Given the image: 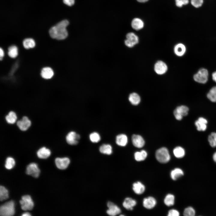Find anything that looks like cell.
<instances>
[{"label": "cell", "instance_id": "25", "mask_svg": "<svg viewBox=\"0 0 216 216\" xmlns=\"http://www.w3.org/2000/svg\"><path fill=\"white\" fill-rule=\"evenodd\" d=\"M99 151L102 153L110 155L112 153V148L110 144H103L100 147Z\"/></svg>", "mask_w": 216, "mask_h": 216}, {"label": "cell", "instance_id": "7", "mask_svg": "<svg viewBox=\"0 0 216 216\" xmlns=\"http://www.w3.org/2000/svg\"><path fill=\"white\" fill-rule=\"evenodd\" d=\"M154 70L155 72L158 74L163 75L167 72L168 67L164 62L159 60L158 61L154 64Z\"/></svg>", "mask_w": 216, "mask_h": 216}, {"label": "cell", "instance_id": "43", "mask_svg": "<svg viewBox=\"0 0 216 216\" xmlns=\"http://www.w3.org/2000/svg\"><path fill=\"white\" fill-rule=\"evenodd\" d=\"M63 2L67 5L71 6L74 4L75 0H63Z\"/></svg>", "mask_w": 216, "mask_h": 216}, {"label": "cell", "instance_id": "47", "mask_svg": "<svg viewBox=\"0 0 216 216\" xmlns=\"http://www.w3.org/2000/svg\"><path fill=\"white\" fill-rule=\"evenodd\" d=\"M213 158L214 160L216 162V152L213 154Z\"/></svg>", "mask_w": 216, "mask_h": 216}, {"label": "cell", "instance_id": "21", "mask_svg": "<svg viewBox=\"0 0 216 216\" xmlns=\"http://www.w3.org/2000/svg\"><path fill=\"white\" fill-rule=\"evenodd\" d=\"M50 154V150L45 147H43L40 148L37 152L38 157L42 159L47 158L49 157Z\"/></svg>", "mask_w": 216, "mask_h": 216}, {"label": "cell", "instance_id": "24", "mask_svg": "<svg viewBox=\"0 0 216 216\" xmlns=\"http://www.w3.org/2000/svg\"><path fill=\"white\" fill-rule=\"evenodd\" d=\"M184 175L183 170L179 168H176L172 170L170 173V176L173 180H177Z\"/></svg>", "mask_w": 216, "mask_h": 216}, {"label": "cell", "instance_id": "40", "mask_svg": "<svg viewBox=\"0 0 216 216\" xmlns=\"http://www.w3.org/2000/svg\"><path fill=\"white\" fill-rule=\"evenodd\" d=\"M189 2V0H175L176 6L179 8H181L184 5L188 4Z\"/></svg>", "mask_w": 216, "mask_h": 216}, {"label": "cell", "instance_id": "34", "mask_svg": "<svg viewBox=\"0 0 216 216\" xmlns=\"http://www.w3.org/2000/svg\"><path fill=\"white\" fill-rule=\"evenodd\" d=\"M8 56L11 58H16L18 54V49L15 46H12L8 49Z\"/></svg>", "mask_w": 216, "mask_h": 216}, {"label": "cell", "instance_id": "33", "mask_svg": "<svg viewBox=\"0 0 216 216\" xmlns=\"http://www.w3.org/2000/svg\"><path fill=\"white\" fill-rule=\"evenodd\" d=\"M8 191L5 187L1 186L0 187V200L3 201L8 198Z\"/></svg>", "mask_w": 216, "mask_h": 216}, {"label": "cell", "instance_id": "39", "mask_svg": "<svg viewBox=\"0 0 216 216\" xmlns=\"http://www.w3.org/2000/svg\"><path fill=\"white\" fill-rule=\"evenodd\" d=\"M190 2L193 7L196 8H198L203 5L204 0H190Z\"/></svg>", "mask_w": 216, "mask_h": 216}, {"label": "cell", "instance_id": "23", "mask_svg": "<svg viewBox=\"0 0 216 216\" xmlns=\"http://www.w3.org/2000/svg\"><path fill=\"white\" fill-rule=\"evenodd\" d=\"M129 100L132 104L136 105L140 103V98L136 93L134 92L130 94L128 98Z\"/></svg>", "mask_w": 216, "mask_h": 216}, {"label": "cell", "instance_id": "1", "mask_svg": "<svg viewBox=\"0 0 216 216\" xmlns=\"http://www.w3.org/2000/svg\"><path fill=\"white\" fill-rule=\"evenodd\" d=\"M69 24L68 21L64 20L51 27L49 31L50 36L53 38L58 40L65 39L68 35L66 28Z\"/></svg>", "mask_w": 216, "mask_h": 216}, {"label": "cell", "instance_id": "14", "mask_svg": "<svg viewBox=\"0 0 216 216\" xmlns=\"http://www.w3.org/2000/svg\"><path fill=\"white\" fill-rule=\"evenodd\" d=\"M208 123L207 120L205 118L200 117L198 118L195 123V124L197 128V129L199 131H204L207 128V124Z\"/></svg>", "mask_w": 216, "mask_h": 216}, {"label": "cell", "instance_id": "4", "mask_svg": "<svg viewBox=\"0 0 216 216\" xmlns=\"http://www.w3.org/2000/svg\"><path fill=\"white\" fill-rule=\"evenodd\" d=\"M208 72L207 69L202 68L194 75V79L198 83L204 84L208 81Z\"/></svg>", "mask_w": 216, "mask_h": 216}, {"label": "cell", "instance_id": "46", "mask_svg": "<svg viewBox=\"0 0 216 216\" xmlns=\"http://www.w3.org/2000/svg\"><path fill=\"white\" fill-rule=\"evenodd\" d=\"M22 216H30L31 214L28 212H26L23 213L22 215Z\"/></svg>", "mask_w": 216, "mask_h": 216}, {"label": "cell", "instance_id": "27", "mask_svg": "<svg viewBox=\"0 0 216 216\" xmlns=\"http://www.w3.org/2000/svg\"><path fill=\"white\" fill-rule=\"evenodd\" d=\"M173 153L175 156L177 158H182L185 154L184 150L180 146H177L173 150Z\"/></svg>", "mask_w": 216, "mask_h": 216}, {"label": "cell", "instance_id": "12", "mask_svg": "<svg viewBox=\"0 0 216 216\" xmlns=\"http://www.w3.org/2000/svg\"><path fill=\"white\" fill-rule=\"evenodd\" d=\"M31 125V122L26 116H24L22 119L17 122V125L20 130L25 131Z\"/></svg>", "mask_w": 216, "mask_h": 216}, {"label": "cell", "instance_id": "5", "mask_svg": "<svg viewBox=\"0 0 216 216\" xmlns=\"http://www.w3.org/2000/svg\"><path fill=\"white\" fill-rule=\"evenodd\" d=\"M20 202L22 209L24 211L31 210L34 207V202L28 195L23 196Z\"/></svg>", "mask_w": 216, "mask_h": 216}, {"label": "cell", "instance_id": "48", "mask_svg": "<svg viewBox=\"0 0 216 216\" xmlns=\"http://www.w3.org/2000/svg\"><path fill=\"white\" fill-rule=\"evenodd\" d=\"M138 2L141 3H144L147 2L148 0H136Z\"/></svg>", "mask_w": 216, "mask_h": 216}, {"label": "cell", "instance_id": "10", "mask_svg": "<svg viewBox=\"0 0 216 216\" xmlns=\"http://www.w3.org/2000/svg\"><path fill=\"white\" fill-rule=\"evenodd\" d=\"M55 163L57 167L61 170H64L67 168L70 163V160L68 158H56Z\"/></svg>", "mask_w": 216, "mask_h": 216}, {"label": "cell", "instance_id": "18", "mask_svg": "<svg viewBox=\"0 0 216 216\" xmlns=\"http://www.w3.org/2000/svg\"><path fill=\"white\" fill-rule=\"evenodd\" d=\"M133 189L136 194H140L144 192L145 188L142 183L140 182H137L133 184Z\"/></svg>", "mask_w": 216, "mask_h": 216}, {"label": "cell", "instance_id": "26", "mask_svg": "<svg viewBox=\"0 0 216 216\" xmlns=\"http://www.w3.org/2000/svg\"><path fill=\"white\" fill-rule=\"evenodd\" d=\"M147 155V152L144 150H142L140 152H137L134 154L135 160L138 161L145 160L146 158Z\"/></svg>", "mask_w": 216, "mask_h": 216}, {"label": "cell", "instance_id": "41", "mask_svg": "<svg viewBox=\"0 0 216 216\" xmlns=\"http://www.w3.org/2000/svg\"><path fill=\"white\" fill-rule=\"evenodd\" d=\"M179 215V213L177 210L172 209L169 211L168 216H178Z\"/></svg>", "mask_w": 216, "mask_h": 216}, {"label": "cell", "instance_id": "35", "mask_svg": "<svg viewBox=\"0 0 216 216\" xmlns=\"http://www.w3.org/2000/svg\"><path fill=\"white\" fill-rule=\"evenodd\" d=\"M208 140L210 146L212 147L216 146V133L212 132L209 136Z\"/></svg>", "mask_w": 216, "mask_h": 216}, {"label": "cell", "instance_id": "9", "mask_svg": "<svg viewBox=\"0 0 216 216\" xmlns=\"http://www.w3.org/2000/svg\"><path fill=\"white\" fill-rule=\"evenodd\" d=\"M80 138V135L73 131L69 132L66 137L67 142L72 145H76L78 143Z\"/></svg>", "mask_w": 216, "mask_h": 216}, {"label": "cell", "instance_id": "6", "mask_svg": "<svg viewBox=\"0 0 216 216\" xmlns=\"http://www.w3.org/2000/svg\"><path fill=\"white\" fill-rule=\"evenodd\" d=\"M188 111L189 109L187 106L182 105L176 108L174 111L173 114L177 120H180L183 116L188 115Z\"/></svg>", "mask_w": 216, "mask_h": 216}, {"label": "cell", "instance_id": "44", "mask_svg": "<svg viewBox=\"0 0 216 216\" xmlns=\"http://www.w3.org/2000/svg\"><path fill=\"white\" fill-rule=\"evenodd\" d=\"M4 55V52L2 48L0 49V60H2Z\"/></svg>", "mask_w": 216, "mask_h": 216}, {"label": "cell", "instance_id": "29", "mask_svg": "<svg viewBox=\"0 0 216 216\" xmlns=\"http://www.w3.org/2000/svg\"><path fill=\"white\" fill-rule=\"evenodd\" d=\"M164 202L165 204L167 206H173L175 202L174 196L171 194H168L165 196Z\"/></svg>", "mask_w": 216, "mask_h": 216}, {"label": "cell", "instance_id": "42", "mask_svg": "<svg viewBox=\"0 0 216 216\" xmlns=\"http://www.w3.org/2000/svg\"><path fill=\"white\" fill-rule=\"evenodd\" d=\"M124 43L126 46L129 48H132L135 45L133 43L127 39L124 41Z\"/></svg>", "mask_w": 216, "mask_h": 216}, {"label": "cell", "instance_id": "11", "mask_svg": "<svg viewBox=\"0 0 216 216\" xmlns=\"http://www.w3.org/2000/svg\"><path fill=\"white\" fill-rule=\"evenodd\" d=\"M107 206L109 209L107 210L106 213L109 215L116 216L121 212L120 209L112 202H108Z\"/></svg>", "mask_w": 216, "mask_h": 216}, {"label": "cell", "instance_id": "28", "mask_svg": "<svg viewBox=\"0 0 216 216\" xmlns=\"http://www.w3.org/2000/svg\"><path fill=\"white\" fill-rule=\"evenodd\" d=\"M23 44L25 48L29 49L34 47L35 46V43L33 39L28 38L23 40Z\"/></svg>", "mask_w": 216, "mask_h": 216}, {"label": "cell", "instance_id": "22", "mask_svg": "<svg viewBox=\"0 0 216 216\" xmlns=\"http://www.w3.org/2000/svg\"><path fill=\"white\" fill-rule=\"evenodd\" d=\"M41 75L42 77L45 79H50L53 76L54 72L51 68L45 67L42 70Z\"/></svg>", "mask_w": 216, "mask_h": 216}, {"label": "cell", "instance_id": "30", "mask_svg": "<svg viewBox=\"0 0 216 216\" xmlns=\"http://www.w3.org/2000/svg\"><path fill=\"white\" fill-rule=\"evenodd\" d=\"M126 37L127 39L132 42L135 45L139 43V38L134 33L131 32L128 33L126 35Z\"/></svg>", "mask_w": 216, "mask_h": 216}, {"label": "cell", "instance_id": "32", "mask_svg": "<svg viewBox=\"0 0 216 216\" xmlns=\"http://www.w3.org/2000/svg\"><path fill=\"white\" fill-rule=\"evenodd\" d=\"M207 97L211 101L216 102V86L211 88L207 94Z\"/></svg>", "mask_w": 216, "mask_h": 216}, {"label": "cell", "instance_id": "8", "mask_svg": "<svg viewBox=\"0 0 216 216\" xmlns=\"http://www.w3.org/2000/svg\"><path fill=\"white\" fill-rule=\"evenodd\" d=\"M40 171L37 164L32 163L27 167L26 173L28 175L35 177H38L39 175Z\"/></svg>", "mask_w": 216, "mask_h": 216}, {"label": "cell", "instance_id": "15", "mask_svg": "<svg viewBox=\"0 0 216 216\" xmlns=\"http://www.w3.org/2000/svg\"><path fill=\"white\" fill-rule=\"evenodd\" d=\"M156 201L153 197L149 196L144 198L143 201V205L146 208L151 209L153 208L156 205Z\"/></svg>", "mask_w": 216, "mask_h": 216}, {"label": "cell", "instance_id": "17", "mask_svg": "<svg viewBox=\"0 0 216 216\" xmlns=\"http://www.w3.org/2000/svg\"><path fill=\"white\" fill-rule=\"evenodd\" d=\"M136 201L130 197L126 198L123 203L124 207L127 209L132 210L133 208L136 204Z\"/></svg>", "mask_w": 216, "mask_h": 216}, {"label": "cell", "instance_id": "16", "mask_svg": "<svg viewBox=\"0 0 216 216\" xmlns=\"http://www.w3.org/2000/svg\"><path fill=\"white\" fill-rule=\"evenodd\" d=\"M186 48L183 44L178 43L176 44L174 48V51L175 54L178 56H183L185 53Z\"/></svg>", "mask_w": 216, "mask_h": 216}, {"label": "cell", "instance_id": "37", "mask_svg": "<svg viewBox=\"0 0 216 216\" xmlns=\"http://www.w3.org/2000/svg\"><path fill=\"white\" fill-rule=\"evenodd\" d=\"M15 165V161L12 158L9 157L6 160L5 167L8 170L12 168Z\"/></svg>", "mask_w": 216, "mask_h": 216}, {"label": "cell", "instance_id": "36", "mask_svg": "<svg viewBox=\"0 0 216 216\" xmlns=\"http://www.w3.org/2000/svg\"><path fill=\"white\" fill-rule=\"evenodd\" d=\"M89 139L91 141L94 143H97L99 142L101 139L100 136L97 132H93L89 135Z\"/></svg>", "mask_w": 216, "mask_h": 216}, {"label": "cell", "instance_id": "19", "mask_svg": "<svg viewBox=\"0 0 216 216\" xmlns=\"http://www.w3.org/2000/svg\"><path fill=\"white\" fill-rule=\"evenodd\" d=\"M132 28L136 30L142 29L144 27V23L141 19L135 18L132 20L131 23Z\"/></svg>", "mask_w": 216, "mask_h": 216}, {"label": "cell", "instance_id": "31", "mask_svg": "<svg viewBox=\"0 0 216 216\" xmlns=\"http://www.w3.org/2000/svg\"><path fill=\"white\" fill-rule=\"evenodd\" d=\"M17 117L15 113L13 111H10L5 117L7 122L10 124H13L16 121Z\"/></svg>", "mask_w": 216, "mask_h": 216}, {"label": "cell", "instance_id": "2", "mask_svg": "<svg viewBox=\"0 0 216 216\" xmlns=\"http://www.w3.org/2000/svg\"><path fill=\"white\" fill-rule=\"evenodd\" d=\"M14 203L13 200L9 201L1 205L0 207V215L11 216L15 213Z\"/></svg>", "mask_w": 216, "mask_h": 216}, {"label": "cell", "instance_id": "20", "mask_svg": "<svg viewBox=\"0 0 216 216\" xmlns=\"http://www.w3.org/2000/svg\"><path fill=\"white\" fill-rule=\"evenodd\" d=\"M128 137L127 136L123 134L118 135L116 137V143L121 146H125L128 143Z\"/></svg>", "mask_w": 216, "mask_h": 216}, {"label": "cell", "instance_id": "13", "mask_svg": "<svg viewBox=\"0 0 216 216\" xmlns=\"http://www.w3.org/2000/svg\"><path fill=\"white\" fill-rule=\"evenodd\" d=\"M132 141L134 146L138 148L143 147L145 144L143 139L138 135H133L132 136Z\"/></svg>", "mask_w": 216, "mask_h": 216}, {"label": "cell", "instance_id": "38", "mask_svg": "<svg viewBox=\"0 0 216 216\" xmlns=\"http://www.w3.org/2000/svg\"><path fill=\"white\" fill-rule=\"evenodd\" d=\"M195 214V211L191 207H188L185 208L183 212V214L185 216H194Z\"/></svg>", "mask_w": 216, "mask_h": 216}, {"label": "cell", "instance_id": "45", "mask_svg": "<svg viewBox=\"0 0 216 216\" xmlns=\"http://www.w3.org/2000/svg\"><path fill=\"white\" fill-rule=\"evenodd\" d=\"M212 76L213 80L216 82V71L213 72Z\"/></svg>", "mask_w": 216, "mask_h": 216}, {"label": "cell", "instance_id": "3", "mask_svg": "<svg viewBox=\"0 0 216 216\" xmlns=\"http://www.w3.org/2000/svg\"><path fill=\"white\" fill-rule=\"evenodd\" d=\"M155 157L157 160L162 163L168 162L170 159L169 151L165 147H162L157 150L155 153Z\"/></svg>", "mask_w": 216, "mask_h": 216}]
</instances>
